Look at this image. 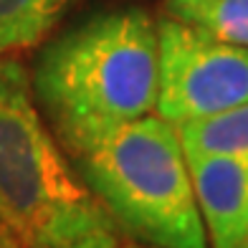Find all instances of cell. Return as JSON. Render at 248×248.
<instances>
[{
  "instance_id": "4",
  "label": "cell",
  "mask_w": 248,
  "mask_h": 248,
  "mask_svg": "<svg viewBox=\"0 0 248 248\" xmlns=\"http://www.w3.org/2000/svg\"><path fill=\"white\" fill-rule=\"evenodd\" d=\"M243 101H248V48L162 13L155 114L180 127Z\"/></svg>"
},
{
  "instance_id": "6",
  "label": "cell",
  "mask_w": 248,
  "mask_h": 248,
  "mask_svg": "<svg viewBox=\"0 0 248 248\" xmlns=\"http://www.w3.org/2000/svg\"><path fill=\"white\" fill-rule=\"evenodd\" d=\"M76 0H0V59L36 48Z\"/></svg>"
},
{
  "instance_id": "8",
  "label": "cell",
  "mask_w": 248,
  "mask_h": 248,
  "mask_svg": "<svg viewBox=\"0 0 248 248\" xmlns=\"http://www.w3.org/2000/svg\"><path fill=\"white\" fill-rule=\"evenodd\" d=\"M165 16L248 48V0H165Z\"/></svg>"
},
{
  "instance_id": "9",
  "label": "cell",
  "mask_w": 248,
  "mask_h": 248,
  "mask_svg": "<svg viewBox=\"0 0 248 248\" xmlns=\"http://www.w3.org/2000/svg\"><path fill=\"white\" fill-rule=\"evenodd\" d=\"M119 248H157V246H137V243H122Z\"/></svg>"
},
{
  "instance_id": "1",
  "label": "cell",
  "mask_w": 248,
  "mask_h": 248,
  "mask_svg": "<svg viewBox=\"0 0 248 248\" xmlns=\"http://www.w3.org/2000/svg\"><path fill=\"white\" fill-rule=\"evenodd\" d=\"M31 92L56 142L71 157L152 114L157 20L142 8L92 16L43 48Z\"/></svg>"
},
{
  "instance_id": "3",
  "label": "cell",
  "mask_w": 248,
  "mask_h": 248,
  "mask_svg": "<svg viewBox=\"0 0 248 248\" xmlns=\"http://www.w3.org/2000/svg\"><path fill=\"white\" fill-rule=\"evenodd\" d=\"M124 235L157 248H210L177 127L155 111L74 157Z\"/></svg>"
},
{
  "instance_id": "2",
  "label": "cell",
  "mask_w": 248,
  "mask_h": 248,
  "mask_svg": "<svg viewBox=\"0 0 248 248\" xmlns=\"http://www.w3.org/2000/svg\"><path fill=\"white\" fill-rule=\"evenodd\" d=\"M0 213L28 248H119L124 233L63 155L16 56L0 59Z\"/></svg>"
},
{
  "instance_id": "7",
  "label": "cell",
  "mask_w": 248,
  "mask_h": 248,
  "mask_svg": "<svg viewBox=\"0 0 248 248\" xmlns=\"http://www.w3.org/2000/svg\"><path fill=\"white\" fill-rule=\"evenodd\" d=\"M185 155H243L248 152V101L220 114L177 127Z\"/></svg>"
},
{
  "instance_id": "10",
  "label": "cell",
  "mask_w": 248,
  "mask_h": 248,
  "mask_svg": "<svg viewBox=\"0 0 248 248\" xmlns=\"http://www.w3.org/2000/svg\"><path fill=\"white\" fill-rule=\"evenodd\" d=\"M238 248H248V233H246V238L241 241V246H238Z\"/></svg>"
},
{
  "instance_id": "5",
  "label": "cell",
  "mask_w": 248,
  "mask_h": 248,
  "mask_svg": "<svg viewBox=\"0 0 248 248\" xmlns=\"http://www.w3.org/2000/svg\"><path fill=\"white\" fill-rule=\"evenodd\" d=\"M185 157L210 248H238L248 233V152Z\"/></svg>"
}]
</instances>
